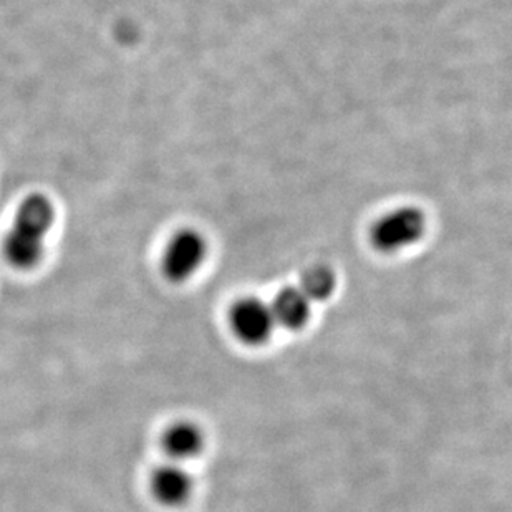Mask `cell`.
Segmentation results:
<instances>
[{"instance_id":"5b68a950","label":"cell","mask_w":512,"mask_h":512,"mask_svg":"<svg viewBox=\"0 0 512 512\" xmlns=\"http://www.w3.org/2000/svg\"><path fill=\"white\" fill-rule=\"evenodd\" d=\"M194 483L191 474L181 463H171L156 469L151 478V489L156 499L166 506H179L186 503L193 493Z\"/></svg>"},{"instance_id":"3957f363","label":"cell","mask_w":512,"mask_h":512,"mask_svg":"<svg viewBox=\"0 0 512 512\" xmlns=\"http://www.w3.org/2000/svg\"><path fill=\"white\" fill-rule=\"evenodd\" d=\"M206 257V241L198 231L183 229L176 232L163 254V272L171 282L188 281L196 274Z\"/></svg>"},{"instance_id":"52a82bcc","label":"cell","mask_w":512,"mask_h":512,"mask_svg":"<svg viewBox=\"0 0 512 512\" xmlns=\"http://www.w3.org/2000/svg\"><path fill=\"white\" fill-rule=\"evenodd\" d=\"M203 431L191 421H178L165 431L163 448L176 463L198 456L203 450Z\"/></svg>"},{"instance_id":"7a4b0ae2","label":"cell","mask_w":512,"mask_h":512,"mask_svg":"<svg viewBox=\"0 0 512 512\" xmlns=\"http://www.w3.org/2000/svg\"><path fill=\"white\" fill-rule=\"evenodd\" d=\"M425 228V214L420 209H395L373 226L372 241L378 251L398 252L420 241Z\"/></svg>"},{"instance_id":"6da1fadb","label":"cell","mask_w":512,"mask_h":512,"mask_svg":"<svg viewBox=\"0 0 512 512\" xmlns=\"http://www.w3.org/2000/svg\"><path fill=\"white\" fill-rule=\"evenodd\" d=\"M54 221V204L45 194L27 196L20 203L2 242L5 261L20 271L34 269L44 256L45 236L54 226Z\"/></svg>"},{"instance_id":"ba28073f","label":"cell","mask_w":512,"mask_h":512,"mask_svg":"<svg viewBox=\"0 0 512 512\" xmlns=\"http://www.w3.org/2000/svg\"><path fill=\"white\" fill-rule=\"evenodd\" d=\"M334 272L327 266H312L302 274L299 289L307 295V299L325 300L334 294L335 290Z\"/></svg>"},{"instance_id":"8992f818","label":"cell","mask_w":512,"mask_h":512,"mask_svg":"<svg viewBox=\"0 0 512 512\" xmlns=\"http://www.w3.org/2000/svg\"><path fill=\"white\" fill-rule=\"evenodd\" d=\"M276 324L285 329H302L310 317V300L299 287H285L271 304Z\"/></svg>"},{"instance_id":"277c9868","label":"cell","mask_w":512,"mask_h":512,"mask_svg":"<svg viewBox=\"0 0 512 512\" xmlns=\"http://www.w3.org/2000/svg\"><path fill=\"white\" fill-rule=\"evenodd\" d=\"M231 329L246 345H262L276 329L271 305L256 297L237 300L229 314Z\"/></svg>"}]
</instances>
